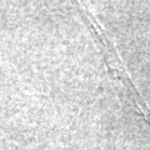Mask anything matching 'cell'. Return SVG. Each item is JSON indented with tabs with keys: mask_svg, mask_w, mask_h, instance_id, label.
I'll use <instances>...</instances> for the list:
<instances>
[{
	"mask_svg": "<svg viewBox=\"0 0 150 150\" xmlns=\"http://www.w3.org/2000/svg\"><path fill=\"white\" fill-rule=\"evenodd\" d=\"M90 24H91V28H93L94 33H95L96 38L99 39L100 46L103 48V53H104V59L108 64V68H109L110 73L114 75L119 81L123 83L124 86H126L131 100H133V103L137 105L138 110L144 115L145 120H146L150 125V111L146 106V103L143 100V98L140 96L137 86H135L134 83L131 81L129 73L126 71V68L123 65V62H121L118 51H116V49L114 48V45L111 44V41L109 40V38L106 36V34H104V31L100 29V26L96 23L95 19L90 18Z\"/></svg>",
	"mask_w": 150,
	"mask_h": 150,
	"instance_id": "obj_1",
	"label": "cell"
}]
</instances>
